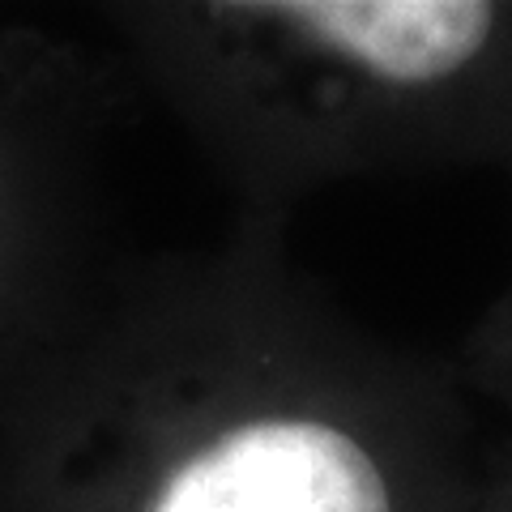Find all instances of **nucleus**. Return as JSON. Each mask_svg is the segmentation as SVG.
<instances>
[{"label": "nucleus", "instance_id": "f257e3e1", "mask_svg": "<svg viewBox=\"0 0 512 512\" xmlns=\"http://www.w3.org/2000/svg\"><path fill=\"white\" fill-rule=\"evenodd\" d=\"M210 18L269 39L303 94L333 116H444L495 94L512 69V9L483 0L214 5Z\"/></svg>", "mask_w": 512, "mask_h": 512}, {"label": "nucleus", "instance_id": "f03ea898", "mask_svg": "<svg viewBox=\"0 0 512 512\" xmlns=\"http://www.w3.org/2000/svg\"><path fill=\"white\" fill-rule=\"evenodd\" d=\"M137 512H410L380 440L320 410L214 427L154 478Z\"/></svg>", "mask_w": 512, "mask_h": 512}]
</instances>
